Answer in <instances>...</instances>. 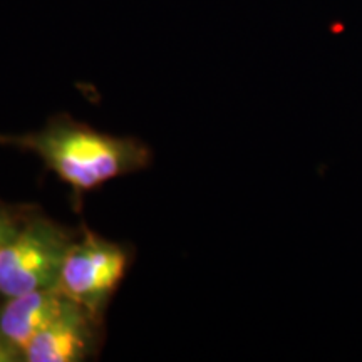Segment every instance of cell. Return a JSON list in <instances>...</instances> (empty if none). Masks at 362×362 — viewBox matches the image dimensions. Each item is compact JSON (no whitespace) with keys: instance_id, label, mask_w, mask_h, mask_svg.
Returning a JSON list of instances; mask_svg holds the SVG:
<instances>
[{"instance_id":"cell-3","label":"cell","mask_w":362,"mask_h":362,"mask_svg":"<svg viewBox=\"0 0 362 362\" xmlns=\"http://www.w3.org/2000/svg\"><path fill=\"white\" fill-rule=\"evenodd\" d=\"M128 267L129 252L124 247L84 228L67 248L56 287L101 322L104 305Z\"/></svg>"},{"instance_id":"cell-4","label":"cell","mask_w":362,"mask_h":362,"mask_svg":"<svg viewBox=\"0 0 362 362\" xmlns=\"http://www.w3.org/2000/svg\"><path fill=\"white\" fill-rule=\"evenodd\" d=\"M74 307L78 304L69 300L57 287L8 297L0 312V334L24 352L35 336Z\"/></svg>"},{"instance_id":"cell-2","label":"cell","mask_w":362,"mask_h":362,"mask_svg":"<svg viewBox=\"0 0 362 362\" xmlns=\"http://www.w3.org/2000/svg\"><path fill=\"white\" fill-rule=\"evenodd\" d=\"M76 235L44 216H25L0 248V293H22L56 287L62 260Z\"/></svg>"},{"instance_id":"cell-1","label":"cell","mask_w":362,"mask_h":362,"mask_svg":"<svg viewBox=\"0 0 362 362\" xmlns=\"http://www.w3.org/2000/svg\"><path fill=\"white\" fill-rule=\"evenodd\" d=\"M0 144L35 153L78 198L151 163V151L139 139L99 133L67 115L52 117L35 133L0 134Z\"/></svg>"},{"instance_id":"cell-7","label":"cell","mask_w":362,"mask_h":362,"mask_svg":"<svg viewBox=\"0 0 362 362\" xmlns=\"http://www.w3.org/2000/svg\"><path fill=\"white\" fill-rule=\"evenodd\" d=\"M21 359H24V352L0 334V362H13Z\"/></svg>"},{"instance_id":"cell-6","label":"cell","mask_w":362,"mask_h":362,"mask_svg":"<svg viewBox=\"0 0 362 362\" xmlns=\"http://www.w3.org/2000/svg\"><path fill=\"white\" fill-rule=\"evenodd\" d=\"M24 220L25 216L17 210H13L11 206L0 205V248L16 233V230L19 228Z\"/></svg>"},{"instance_id":"cell-5","label":"cell","mask_w":362,"mask_h":362,"mask_svg":"<svg viewBox=\"0 0 362 362\" xmlns=\"http://www.w3.org/2000/svg\"><path fill=\"white\" fill-rule=\"evenodd\" d=\"M94 319L83 307H74L66 315L35 336L24 349L29 362H76L86 359L94 342Z\"/></svg>"}]
</instances>
